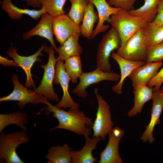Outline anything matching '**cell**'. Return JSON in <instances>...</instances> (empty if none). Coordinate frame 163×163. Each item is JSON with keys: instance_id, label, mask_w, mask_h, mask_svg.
<instances>
[{"instance_id": "f1b7e54d", "label": "cell", "mask_w": 163, "mask_h": 163, "mask_svg": "<svg viewBox=\"0 0 163 163\" xmlns=\"http://www.w3.org/2000/svg\"><path fill=\"white\" fill-rule=\"evenodd\" d=\"M69 0L71 6L68 14L75 22L80 24L89 2L88 0Z\"/></svg>"}, {"instance_id": "d590c367", "label": "cell", "mask_w": 163, "mask_h": 163, "mask_svg": "<svg viewBox=\"0 0 163 163\" xmlns=\"http://www.w3.org/2000/svg\"><path fill=\"white\" fill-rule=\"evenodd\" d=\"M25 2L28 6L34 8H40L42 7L43 0H22Z\"/></svg>"}, {"instance_id": "5b68a950", "label": "cell", "mask_w": 163, "mask_h": 163, "mask_svg": "<svg viewBox=\"0 0 163 163\" xmlns=\"http://www.w3.org/2000/svg\"><path fill=\"white\" fill-rule=\"evenodd\" d=\"M44 50L49 55L48 61L45 65H41L40 67L44 69L43 77L39 86L34 91L50 101L59 102L58 95L54 90L53 83L55 74V66L57 61L55 55L54 48L52 46H46Z\"/></svg>"}, {"instance_id": "d6a6232c", "label": "cell", "mask_w": 163, "mask_h": 163, "mask_svg": "<svg viewBox=\"0 0 163 163\" xmlns=\"http://www.w3.org/2000/svg\"><path fill=\"white\" fill-rule=\"evenodd\" d=\"M163 83V67L156 75L148 82L147 85L150 88H153V91L160 88Z\"/></svg>"}, {"instance_id": "44dd1931", "label": "cell", "mask_w": 163, "mask_h": 163, "mask_svg": "<svg viewBox=\"0 0 163 163\" xmlns=\"http://www.w3.org/2000/svg\"><path fill=\"white\" fill-rule=\"evenodd\" d=\"M153 88L149 87L147 85H142L133 90L134 105L128 112V117H132L140 113L144 104L152 99L153 93Z\"/></svg>"}, {"instance_id": "836d02e7", "label": "cell", "mask_w": 163, "mask_h": 163, "mask_svg": "<svg viewBox=\"0 0 163 163\" xmlns=\"http://www.w3.org/2000/svg\"><path fill=\"white\" fill-rule=\"evenodd\" d=\"M150 23L155 25H163V0H159L157 15L154 20Z\"/></svg>"}, {"instance_id": "ffe728a7", "label": "cell", "mask_w": 163, "mask_h": 163, "mask_svg": "<svg viewBox=\"0 0 163 163\" xmlns=\"http://www.w3.org/2000/svg\"><path fill=\"white\" fill-rule=\"evenodd\" d=\"M81 34L78 33L70 36L60 46L57 47L56 52L58 53L57 61L64 62L68 58L75 55H80L83 49L79 43Z\"/></svg>"}, {"instance_id": "f546056e", "label": "cell", "mask_w": 163, "mask_h": 163, "mask_svg": "<svg viewBox=\"0 0 163 163\" xmlns=\"http://www.w3.org/2000/svg\"><path fill=\"white\" fill-rule=\"evenodd\" d=\"M67 0H43L42 8L46 13L53 17L65 14L64 5Z\"/></svg>"}, {"instance_id": "30bf717a", "label": "cell", "mask_w": 163, "mask_h": 163, "mask_svg": "<svg viewBox=\"0 0 163 163\" xmlns=\"http://www.w3.org/2000/svg\"><path fill=\"white\" fill-rule=\"evenodd\" d=\"M64 62L57 61L55 66V74L53 82L56 85L59 84L63 91V97L55 106L58 108H73L78 109L79 105L75 103L71 97L69 90V83L71 78L66 70Z\"/></svg>"}, {"instance_id": "ba28073f", "label": "cell", "mask_w": 163, "mask_h": 163, "mask_svg": "<svg viewBox=\"0 0 163 163\" xmlns=\"http://www.w3.org/2000/svg\"><path fill=\"white\" fill-rule=\"evenodd\" d=\"M79 84L73 89L72 93L85 99L87 96L86 89L92 84L103 81L117 82L120 80V75L114 72H105L96 68L93 71L82 73L79 78Z\"/></svg>"}, {"instance_id": "e0dca14e", "label": "cell", "mask_w": 163, "mask_h": 163, "mask_svg": "<svg viewBox=\"0 0 163 163\" xmlns=\"http://www.w3.org/2000/svg\"><path fill=\"white\" fill-rule=\"evenodd\" d=\"M92 130L88 131L84 135L85 143L83 148L78 151L72 150V163H94L98 162L97 157L92 155L93 150L97 148V145L101 140L100 137L90 138Z\"/></svg>"}, {"instance_id": "d4e9b609", "label": "cell", "mask_w": 163, "mask_h": 163, "mask_svg": "<svg viewBox=\"0 0 163 163\" xmlns=\"http://www.w3.org/2000/svg\"><path fill=\"white\" fill-rule=\"evenodd\" d=\"M28 122L26 113L18 110L8 114H0V133L7 126L14 124L20 127L23 131L26 132L27 128L24 125Z\"/></svg>"}, {"instance_id": "3957f363", "label": "cell", "mask_w": 163, "mask_h": 163, "mask_svg": "<svg viewBox=\"0 0 163 163\" xmlns=\"http://www.w3.org/2000/svg\"><path fill=\"white\" fill-rule=\"evenodd\" d=\"M121 46V40L116 30L113 27L103 36L98 47L97 68L105 72H111L109 57L111 53Z\"/></svg>"}, {"instance_id": "4fadbf2b", "label": "cell", "mask_w": 163, "mask_h": 163, "mask_svg": "<svg viewBox=\"0 0 163 163\" xmlns=\"http://www.w3.org/2000/svg\"><path fill=\"white\" fill-rule=\"evenodd\" d=\"M53 27L56 40L62 46L71 35L80 33V25L72 20L68 14L53 18Z\"/></svg>"}, {"instance_id": "2e32d148", "label": "cell", "mask_w": 163, "mask_h": 163, "mask_svg": "<svg viewBox=\"0 0 163 163\" xmlns=\"http://www.w3.org/2000/svg\"><path fill=\"white\" fill-rule=\"evenodd\" d=\"M53 18L46 13L43 14L37 24L31 30L23 34V38L25 40H28L35 36L44 37L48 40L56 51L57 47L53 38L54 34L52 24Z\"/></svg>"}, {"instance_id": "7c38bea8", "label": "cell", "mask_w": 163, "mask_h": 163, "mask_svg": "<svg viewBox=\"0 0 163 163\" xmlns=\"http://www.w3.org/2000/svg\"><path fill=\"white\" fill-rule=\"evenodd\" d=\"M123 130L115 126L109 133V140L105 148L100 154L98 163H123L119 152V142L123 136Z\"/></svg>"}, {"instance_id": "7402d4cb", "label": "cell", "mask_w": 163, "mask_h": 163, "mask_svg": "<svg viewBox=\"0 0 163 163\" xmlns=\"http://www.w3.org/2000/svg\"><path fill=\"white\" fill-rule=\"evenodd\" d=\"M1 8L12 20H19L23 15L30 16L34 20L40 18L41 15L46 13L43 8L39 10L21 8L14 5L11 0H3L2 2Z\"/></svg>"}, {"instance_id": "4dcf8cb0", "label": "cell", "mask_w": 163, "mask_h": 163, "mask_svg": "<svg viewBox=\"0 0 163 163\" xmlns=\"http://www.w3.org/2000/svg\"><path fill=\"white\" fill-rule=\"evenodd\" d=\"M163 60V42L152 46H148L146 63L162 62Z\"/></svg>"}, {"instance_id": "1f68e13d", "label": "cell", "mask_w": 163, "mask_h": 163, "mask_svg": "<svg viewBox=\"0 0 163 163\" xmlns=\"http://www.w3.org/2000/svg\"><path fill=\"white\" fill-rule=\"evenodd\" d=\"M137 0H108L107 2L110 6L127 11L134 9V5Z\"/></svg>"}, {"instance_id": "277c9868", "label": "cell", "mask_w": 163, "mask_h": 163, "mask_svg": "<svg viewBox=\"0 0 163 163\" xmlns=\"http://www.w3.org/2000/svg\"><path fill=\"white\" fill-rule=\"evenodd\" d=\"M29 138L23 131L15 132L0 136V159L6 163H24L17 153V147L21 144H26Z\"/></svg>"}, {"instance_id": "7a4b0ae2", "label": "cell", "mask_w": 163, "mask_h": 163, "mask_svg": "<svg viewBox=\"0 0 163 163\" xmlns=\"http://www.w3.org/2000/svg\"><path fill=\"white\" fill-rule=\"evenodd\" d=\"M108 23L117 31L121 40L120 46L148 23L145 18L132 15L122 10L112 15Z\"/></svg>"}, {"instance_id": "83f0119b", "label": "cell", "mask_w": 163, "mask_h": 163, "mask_svg": "<svg viewBox=\"0 0 163 163\" xmlns=\"http://www.w3.org/2000/svg\"><path fill=\"white\" fill-rule=\"evenodd\" d=\"M64 66L66 72L70 76L73 84H76L83 72L82 63L80 55L71 56L65 61Z\"/></svg>"}, {"instance_id": "4316f807", "label": "cell", "mask_w": 163, "mask_h": 163, "mask_svg": "<svg viewBox=\"0 0 163 163\" xmlns=\"http://www.w3.org/2000/svg\"><path fill=\"white\" fill-rule=\"evenodd\" d=\"M143 31L146 43L148 46H152L163 42V25H155L147 23Z\"/></svg>"}, {"instance_id": "8fae6325", "label": "cell", "mask_w": 163, "mask_h": 163, "mask_svg": "<svg viewBox=\"0 0 163 163\" xmlns=\"http://www.w3.org/2000/svg\"><path fill=\"white\" fill-rule=\"evenodd\" d=\"M46 46L45 43L36 53L27 56L19 55L17 52L16 48L14 46L9 48L7 51L8 55L12 58L15 62L25 71L27 76L25 86L27 88L31 87L34 89L36 88L35 83L32 78L31 69L35 62H42V60L39 56H43L42 52Z\"/></svg>"}, {"instance_id": "603a6c76", "label": "cell", "mask_w": 163, "mask_h": 163, "mask_svg": "<svg viewBox=\"0 0 163 163\" xmlns=\"http://www.w3.org/2000/svg\"><path fill=\"white\" fill-rule=\"evenodd\" d=\"M94 6L92 3L89 2L80 25L81 34L83 37L88 40L91 39L94 24L99 20L98 14L95 11Z\"/></svg>"}, {"instance_id": "5bb4252c", "label": "cell", "mask_w": 163, "mask_h": 163, "mask_svg": "<svg viewBox=\"0 0 163 163\" xmlns=\"http://www.w3.org/2000/svg\"><path fill=\"white\" fill-rule=\"evenodd\" d=\"M151 117L149 124L145 126V130L140 139L143 142L150 143L155 141L153 136V131L156 125L160 123V117L163 110V90L160 88L153 92Z\"/></svg>"}, {"instance_id": "8992f818", "label": "cell", "mask_w": 163, "mask_h": 163, "mask_svg": "<svg viewBox=\"0 0 163 163\" xmlns=\"http://www.w3.org/2000/svg\"><path fill=\"white\" fill-rule=\"evenodd\" d=\"M98 106L96 118L92 128L93 131V137H100L104 140L109 133L113 128V123L111 119L110 106L98 93V89H94Z\"/></svg>"}, {"instance_id": "9a60e30c", "label": "cell", "mask_w": 163, "mask_h": 163, "mask_svg": "<svg viewBox=\"0 0 163 163\" xmlns=\"http://www.w3.org/2000/svg\"><path fill=\"white\" fill-rule=\"evenodd\" d=\"M162 62L146 63L132 72L128 77L131 80L133 90L142 85H147L162 66Z\"/></svg>"}, {"instance_id": "484cf974", "label": "cell", "mask_w": 163, "mask_h": 163, "mask_svg": "<svg viewBox=\"0 0 163 163\" xmlns=\"http://www.w3.org/2000/svg\"><path fill=\"white\" fill-rule=\"evenodd\" d=\"M144 3L141 7L128 11L130 14L143 17L148 23L152 22L157 17L158 11L159 0H144Z\"/></svg>"}, {"instance_id": "52a82bcc", "label": "cell", "mask_w": 163, "mask_h": 163, "mask_svg": "<svg viewBox=\"0 0 163 163\" xmlns=\"http://www.w3.org/2000/svg\"><path fill=\"white\" fill-rule=\"evenodd\" d=\"M147 48L142 28L120 46L116 53L128 60L145 62Z\"/></svg>"}, {"instance_id": "ac0fdd59", "label": "cell", "mask_w": 163, "mask_h": 163, "mask_svg": "<svg viewBox=\"0 0 163 163\" xmlns=\"http://www.w3.org/2000/svg\"><path fill=\"white\" fill-rule=\"evenodd\" d=\"M92 3L96 7L99 18L98 21L96 28L94 30L91 39L99 33L105 31L109 27V25H105L104 22H108L110 16L121 10L120 8L112 7L109 5L106 0H88Z\"/></svg>"}, {"instance_id": "9c48e42d", "label": "cell", "mask_w": 163, "mask_h": 163, "mask_svg": "<svg viewBox=\"0 0 163 163\" xmlns=\"http://www.w3.org/2000/svg\"><path fill=\"white\" fill-rule=\"evenodd\" d=\"M11 81L14 84L13 90L9 95L1 98V102L12 101H18V103L16 104L21 109L23 108L27 103L37 104L41 103L43 96L24 87L19 82L17 75H13Z\"/></svg>"}, {"instance_id": "d6986e66", "label": "cell", "mask_w": 163, "mask_h": 163, "mask_svg": "<svg viewBox=\"0 0 163 163\" xmlns=\"http://www.w3.org/2000/svg\"><path fill=\"white\" fill-rule=\"evenodd\" d=\"M110 57L119 65L121 71L120 78L118 83L112 88V90L117 94L122 93V88L124 81L130 73L137 67L145 64V61H132L123 58L114 52Z\"/></svg>"}, {"instance_id": "8d00e7d4", "label": "cell", "mask_w": 163, "mask_h": 163, "mask_svg": "<svg viewBox=\"0 0 163 163\" xmlns=\"http://www.w3.org/2000/svg\"><path fill=\"white\" fill-rule=\"evenodd\" d=\"M161 89L163 90V86L162 87Z\"/></svg>"}, {"instance_id": "e575fe53", "label": "cell", "mask_w": 163, "mask_h": 163, "mask_svg": "<svg viewBox=\"0 0 163 163\" xmlns=\"http://www.w3.org/2000/svg\"><path fill=\"white\" fill-rule=\"evenodd\" d=\"M0 63L5 66H12L14 67H20L13 60H9L6 58L0 56Z\"/></svg>"}, {"instance_id": "cb8c5ba5", "label": "cell", "mask_w": 163, "mask_h": 163, "mask_svg": "<svg viewBox=\"0 0 163 163\" xmlns=\"http://www.w3.org/2000/svg\"><path fill=\"white\" fill-rule=\"evenodd\" d=\"M72 148L67 144L53 146L45 156L47 163H72Z\"/></svg>"}, {"instance_id": "6da1fadb", "label": "cell", "mask_w": 163, "mask_h": 163, "mask_svg": "<svg viewBox=\"0 0 163 163\" xmlns=\"http://www.w3.org/2000/svg\"><path fill=\"white\" fill-rule=\"evenodd\" d=\"M41 103L46 104L45 110L46 115L53 113V117L58 120V126L50 131L57 129L67 130L79 135H83L88 131L92 130L94 122L92 119L86 116L83 111L78 109L70 108L66 111L51 104L46 98L43 96Z\"/></svg>"}]
</instances>
